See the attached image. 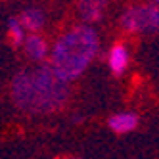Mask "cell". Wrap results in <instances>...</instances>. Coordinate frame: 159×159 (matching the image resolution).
I'll return each mask as SVG.
<instances>
[{"label": "cell", "instance_id": "6da1fadb", "mask_svg": "<svg viewBox=\"0 0 159 159\" xmlns=\"http://www.w3.org/2000/svg\"><path fill=\"white\" fill-rule=\"evenodd\" d=\"M71 83L56 73L48 61L17 71L10 83V100L25 115H52L71 102Z\"/></svg>", "mask_w": 159, "mask_h": 159}, {"label": "cell", "instance_id": "7a4b0ae2", "mask_svg": "<svg viewBox=\"0 0 159 159\" xmlns=\"http://www.w3.org/2000/svg\"><path fill=\"white\" fill-rule=\"evenodd\" d=\"M100 35L94 25L75 23L54 40L48 52V63L60 77L71 84L79 81L100 54Z\"/></svg>", "mask_w": 159, "mask_h": 159}, {"label": "cell", "instance_id": "3957f363", "mask_svg": "<svg viewBox=\"0 0 159 159\" xmlns=\"http://www.w3.org/2000/svg\"><path fill=\"white\" fill-rule=\"evenodd\" d=\"M119 25L129 35H159V6L152 2L129 6L121 14Z\"/></svg>", "mask_w": 159, "mask_h": 159}, {"label": "cell", "instance_id": "277c9868", "mask_svg": "<svg viewBox=\"0 0 159 159\" xmlns=\"http://www.w3.org/2000/svg\"><path fill=\"white\" fill-rule=\"evenodd\" d=\"M109 0H75V12L83 23L96 25L107 14Z\"/></svg>", "mask_w": 159, "mask_h": 159}, {"label": "cell", "instance_id": "5b68a950", "mask_svg": "<svg viewBox=\"0 0 159 159\" xmlns=\"http://www.w3.org/2000/svg\"><path fill=\"white\" fill-rule=\"evenodd\" d=\"M21 50H23L25 58L33 63H40V61H46L48 60V40L44 39L40 33H27L23 44H21Z\"/></svg>", "mask_w": 159, "mask_h": 159}, {"label": "cell", "instance_id": "8992f818", "mask_svg": "<svg viewBox=\"0 0 159 159\" xmlns=\"http://www.w3.org/2000/svg\"><path fill=\"white\" fill-rule=\"evenodd\" d=\"M130 65V50L125 42H115L107 52V67H109V73L121 77L127 73Z\"/></svg>", "mask_w": 159, "mask_h": 159}, {"label": "cell", "instance_id": "52a82bcc", "mask_svg": "<svg viewBox=\"0 0 159 159\" xmlns=\"http://www.w3.org/2000/svg\"><path fill=\"white\" fill-rule=\"evenodd\" d=\"M140 117L132 111H121V113H113L107 119V127L115 134H129L132 130L138 129Z\"/></svg>", "mask_w": 159, "mask_h": 159}, {"label": "cell", "instance_id": "ba28073f", "mask_svg": "<svg viewBox=\"0 0 159 159\" xmlns=\"http://www.w3.org/2000/svg\"><path fill=\"white\" fill-rule=\"evenodd\" d=\"M17 17L27 33H40L44 29V25H46V14H44V10L35 8V6L25 8Z\"/></svg>", "mask_w": 159, "mask_h": 159}, {"label": "cell", "instance_id": "9c48e42d", "mask_svg": "<svg viewBox=\"0 0 159 159\" xmlns=\"http://www.w3.org/2000/svg\"><path fill=\"white\" fill-rule=\"evenodd\" d=\"M6 33H8V39H10V42H12V46L21 48V44H23V39H25V35H27V31H25L23 25H21L19 17H10V19H8Z\"/></svg>", "mask_w": 159, "mask_h": 159}, {"label": "cell", "instance_id": "30bf717a", "mask_svg": "<svg viewBox=\"0 0 159 159\" xmlns=\"http://www.w3.org/2000/svg\"><path fill=\"white\" fill-rule=\"evenodd\" d=\"M60 159H84V157H75V155H67V157H60Z\"/></svg>", "mask_w": 159, "mask_h": 159}, {"label": "cell", "instance_id": "8fae6325", "mask_svg": "<svg viewBox=\"0 0 159 159\" xmlns=\"http://www.w3.org/2000/svg\"><path fill=\"white\" fill-rule=\"evenodd\" d=\"M152 4H155V6H159V0H150Z\"/></svg>", "mask_w": 159, "mask_h": 159}]
</instances>
